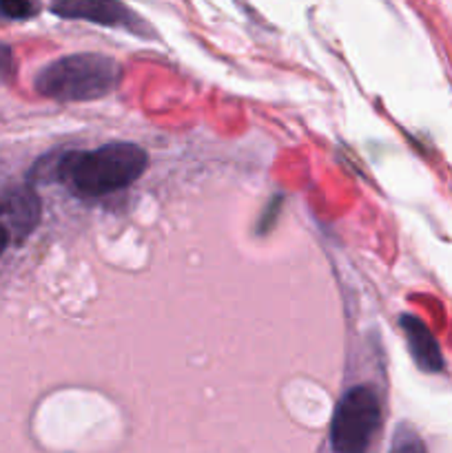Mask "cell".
I'll return each mask as SVG.
<instances>
[{"label": "cell", "instance_id": "6da1fadb", "mask_svg": "<svg viewBox=\"0 0 452 453\" xmlns=\"http://www.w3.org/2000/svg\"><path fill=\"white\" fill-rule=\"evenodd\" d=\"M149 157L136 144H106L87 153H66L58 159L53 177L82 197H102L131 186L144 173Z\"/></svg>", "mask_w": 452, "mask_h": 453}, {"label": "cell", "instance_id": "7a4b0ae2", "mask_svg": "<svg viewBox=\"0 0 452 453\" xmlns=\"http://www.w3.org/2000/svg\"><path fill=\"white\" fill-rule=\"evenodd\" d=\"M122 78V66L100 53H75L44 66L35 78L43 96L60 102H89L109 96Z\"/></svg>", "mask_w": 452, "mask_h": 453}, {"label": "cell", "instance_id": "3957f363", "mask_svg": "<svg viewBox=\"0 0 452 453\" xmlns=\"http://www.w3.org/2000/svg\"><path fill=\"white\" fill-rule=\"evenodd\" d=\"M381 423L379 401L368 388L346 394L332 416L331 442L335 453H366Z\"/></svg>", "mask_w": 452, "mask_h": 453}, {"label": "cell", "instance_id": "277c9868", "mask_svg": "<svg viewBox=\"0 0 452 453\" xmlns=\"http://www.w3.org/2000/svg\"><path fill=\"white\" fill-rule=\"evenodd\" d=\"M51 12L66 20H87L102 27H118L142 34V20L120 0H53Z\"/></svg>", "mask_w": 452, "mask_h": 453}, {"label": "cell", "instance_id": "5b68a950", "mask_svg": "<svg viewBox=\"0 0 452 453\" xmlns=\"http://www.w3.org/2000/svg\"><path fill=\"white\" fill-rule=\"evenodd\" d=\"M40 221V199L34 188L4 190L0 195V226L9 233V239L22 242L27 234L34 233Z\"/></svg>", "mask_w": 452, "mask_h": 453}, {"label": "cell", "instance_id": "8992f818", "mask_svg": "<svg viewBox=\"0 0 452 453\" xmlns=\"http://www.w3.org/2000/svg\"><path fill=\"white\" fill-rule=\"evenodd\" d=\"M401 330L417 365H419L424 372H430V374L441 372L443 370L441 349H439L437 339H434L433 332L425 327V323H421L417 317L406 314V317H401Z\"/></svg>", "mask_w": 452, "mask_h": 453}, {"label": "cell", "instance_id": "52a82bcc", "mask_svg": "<svg viewBox=\"0 0 452 453\" xmlns=\"http://www.w3.org/2000/svg\"><path fill=\"white\" fill-rule=\"evenodd\" d=\"M40 12L38 0H0V13L9 20H27Z\"/></svg>", "mask_w": 452, "mask_h": 453}, {"label": "cell", "instance_id": "ba28073f", "mask_svg": "<svg viewBox=\"0 0 452 453\" xmlns=\"http://www.w3.org/2000/svg\"><path fill=\"white\" fill-rule=\"evenodd\" d=\"M390 453H428V451H425L424 441H421L410 427H399L393 438Z\"/></svg>", "mask_w": 452, "mask_h": 453}, {"label": "cell", "instance_id": "9c48e42d", "mask_svg": "<svg viewBox=\"0 0 452 453\" xmlns=\"http://www.w3.org/2000/svg\"><path fill=\"white\" fill-rule=\"evenodd\" d=\"M13 71V56L7 44L0 42V80H7Z\"/></svg>", "mask_w": 452, "mask_h": 453}, {"label": "cell", "instance_id": "30bf717a", "mask_svg": "<svg viewBox=\"0 0 452 453\" xmlns=\"http://www.w3.org/2000/svg\"><path fill=\"white\" fill-rule=\"evenodd\" d=\"M7 243H9V233L3 228V226H0V255H3V252H4Z\"/></svg>", "mask_w": 452, "mask_h": 453}]
</instances>
